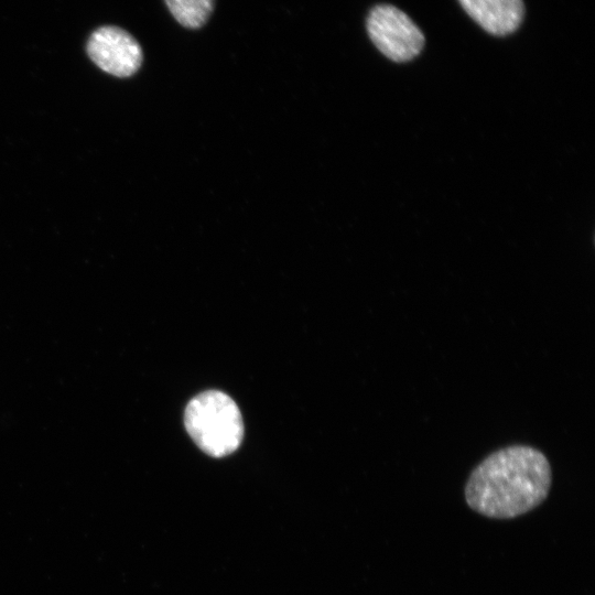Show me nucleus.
<instances>
[{
	"instance_id": "obj_1",
	"label": "nucleus",
	"mask_w": 595,
	"mask_h": 595,
	"mask_svg": "<svg viewBox=\"0 0 595 595\" xmlns=\"http://www.w3.org/2000/svg\"><path fill=\"white\" fill-rule=\"evenodd\" d=\"M551 483V466L541 451L511 445L491 453L473 469L465 499L483 516L510 519L539 506Z\"/></svg>"
},
{
	"instance_id": "obj_2",
	"label": "nucleus",
	"mask_w": 595,
	"mask_h": 595,
	"mask_svg": "<svg viewBox=\"0 0 595 595\" xmlns=\"http://www.w3.org/2000/svg\"><path fill=\"white\" fill-rule=\"evenodd\" d=\"M184 424L195 444L214 457L234 453L244 436L238 405L228 394L217 390L204 391L187 403Z\"/></svg>"
},
{
	"instance_id": "obj_3",
	"label": "nucleus",
	"mask_w": 595,
	"mask_h": 595,
	"mask_svg": "<svg viewBox=\"0 0 595 595\" xmlns=\"http://www.w3.org/2000/svg\"><path fill=\"white\" fill-rule=\"evenodd\" d=\"M367 31L376 47L394 62H407L423 48L424 35L401 10L378 4L367 18Z\"/></svg>"
},
{
	"instance_id": "obj_4",
	"label": "nucleus",
	"mask_w": 595,
	"mask_h": 595,
	"mask_svg": "<svg viewBox=\"0 0 595 595\" xmlns=\"http://www.w3.org/2000/svg\"><path fill=\"white\" fill-rule=\"evenodd\" d=\"M86 50L89 58L100 69L117 77L133 75L143 60L138 41L123 29L112 25L95 30Z\"/></svg>"
},
{
	"instance_id": "obj_5",
	"label": "nucleus",
	"mask_w": 595,
	"mask_h": 595,
	"mask_svg": "<svg viewBox=\"0 0 595 595\" xmlns=\"http://www.w3.org/2000/svg\"><path fill=\"white\" fill-rule=\"evenodd\" d=\"M468 15L485 31L504 36L520 25L524 6L522 0H458Z\"/></svg>"
},
{
	"instance_id": "obj_6",
	"label": "nucleus",
	"mask_w": 595,
	"mask_h": 595,
	"mask_svg": "<svg viewBox=\"0 0 595 595\" xmlns=\"http://www.w3.org/2000/svg\"><path fill=\"white\" fill-rule=\"evenodd\" d=\"M165 3L181 25L197 29L208 20L215 0H165Z\"/></svg>"
}]
</instances>
